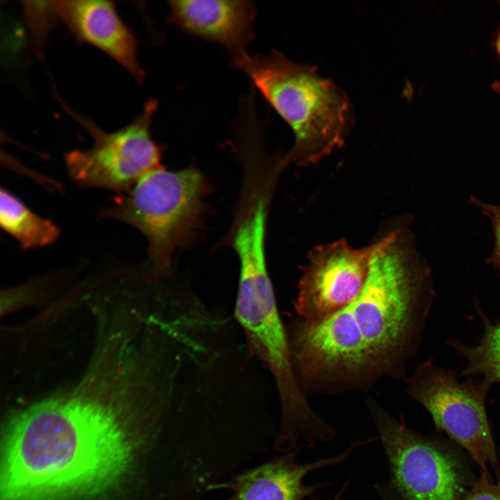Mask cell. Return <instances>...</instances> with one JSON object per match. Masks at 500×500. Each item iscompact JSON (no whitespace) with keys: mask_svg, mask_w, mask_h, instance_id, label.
<instances>
[{"mask_svg":"<svg viewBox=\"0 0 500 500\" xmlns=\"http://www.w3.org/2000/svg\"><path fill=\"white\" fill-rule=\"evenodd\" d=\"M490 386L483 380L460 382L456 374L427 360L406 378V390L431 415L436 427L462 446L478 465L498 471L496 449L485 410Z\"/></svg>","mask_w":500,"mask_h":500,"instance_id":"8992f818","label":"cell"},{"mask_svg":"<svg viewBox=\"0 0 500 500\" xmlns=\"http://www.w3.org/2000/svg\"><path fill=\"white\" fill-rule=\"evenodd\" d=\"M206 178L194 167L179 171L155 170L127 193L99 212L101 218L133 226L147 239L148 280L167 276L174 253L187 244L200 226Z\"/></svg>","mask_w":500,"mask_h":500,"instance_id":"277c9868","label":"cell"},{"mask_svg":"<svg viewBox=\"0 0 500 500\" xmlns=\"http://www.w3.org/2000/svg\"><path fill=\"white\" fill-rule=\"evenodd\" d=\"M478 311L484 324L479 344L469 347L454 340H449L448 344L467 360L462 375L481 376L482 380L490 386L500 383V323H492L479 307Z\"/></svg>","mask_w":500,"mask_h":500,"instance_id":"4fadbf2b","label":"cell"},{"mask_svg":"<svg viewBox=\"0 0 500 500\" xmlns=\"http://www.w3.org/2000/svg\"><path fill=\"white\" fill-rule=\"evenodd\" d=\"M294 135L283 156L286 165L306 167L319 162L345 142L353 122L350 101L317 67L297 63L276 50L267 56L248 53L233 60Z\"/></svg>","mask_w":500,"mask_h":500,"instance_id":"3957f363","label":"cell"},{"mask_svg":"<svg viewBox=\"0 0 500 500\" xmlns=\"http://www.w3.org/2000/svg\"><path fill=\"white\" fill-rule=\"evenodd\" d=\"M171 22L185 33L223 46L232 60L253 40L256 8L249 1H169Z\"/></svg>","mask_w":500,"mask_h":500,"instance_id":"30bf717a","label":"cell"},{"mask_svg":"<svg viewBox=\"0 0 500 500\" xmlns=\"http://www.w3.org/2000/svg\"><path fill=\"white\" fill-rule=\"evenodd\" d=\"M366 405L388 459L389 492L399 500H461L465 483L456 459L372 398Z\"/></svg>","mask_w":500,"mask_h":500,"instance_id":"52a82bcc","label":"cell"},{"mask_svg":"<svg viewBox=\"0 0 500 500\" xmlns=\"http://www.w3.org/2000/svg\"><path fill=\"white\" fill-rule=\"evenodd\" d=\"M58 17L78 42L92 45L119 63L139 83L144 72L138 60V42L117 14L114 2L53 1Z\"/></svg>","mask_w":500,"mask_h":500,"instance_id":"9c48e42d","label":"cell"},{"mask_svg":"<svg viewBox=\"0 0 500 500\" xmlns=\"http://www.w3.org/2000/svg\"><path fill=\"white\" fill-rule=\"evenodd\" d=\"M151 400L149 380L135 361L94 351L78 382L10 419L1 500H64L106 489L132 458L131 414Z\"/></svg>","mask_w":500,"mask_h":500,"instance_id":"6da1fadb","label":"cell"},{"mask_svg":"<svg viewBox=\"0 0 500 500\" xmlns=\"http://www.w3.org/2000/svg\"><path fill=\"white\" fill-rule=\"evenodd\" d=\"M493 88L497 91V92L500 94V83L498 81H496L493 84Z\"/></svg>","mask_w":500,"mask_h":500,"instance_id":"ac0fdd59","label":"cell"},{"mask_svg":"<svg viewBox=\"0 0 500 500\" xmlns=\"http://www.w3.org/2000/svg\"><path fill=\"white\" fill-rule=\"evenodd\" d=\"M471 201L490 219L494 234V245L493 251L488 259L490 264L492 265L500 272V206L492 205L471 197Z\"/></svg>","mask_w":500,"mask_h":500,"instance_id":"2e32d148","label":"cell"},{"mask_svg":"<svg viewBox=\"0 0 500 500\" xmlns=\"http://www.w3.org/2000/svg\"><path fill=\"white\" fill-rule=\"evenodd\" d=\"M431 273L406 227L394 228L375 255L365 285L326 319L338 351L364 391L406 378L433 297Z\"/></svg>","mask_w":500,"mask_h":500,"instance_id":"7a4b0ae2","label":"cell"},{"mask_svg":"<svg viewBox=\"0 0 500 500\" xmlns=\"http://www.w3.org/2000/svg\"><path fill=\"white\" fill-rule=\"evenodd\" d=\"M496 46H497V51H498V53H499V56H500V33L499 34V35H498V37H497V42H496Z\"/></svg>","mask_w":500,"mask_h":500,"instance_id":"d6986e66","label":"cell"},{"mask_svg":"<svg viewBox=\"0 0 500 500\" xmlns=\"http://www.w3.org/2000/svg\"><path fill=\"white\" fill-rule=\"evenodd\" d=\"M347 483H346L344 487L340 490V491L335 496L334 500H341V497L343 494V492L345 491L347 488Z\"/></svg>","mask_w":500,"mask_h":500,"instance_id":"e0dca14e","label":"cell"},{"mask_svg":"<svg viewBox=\"0 0 500 500\" xmlns=\"http://www.w3.org/2000/svg\"><path fill=\"white\" fill-rule=\"evenodd\" d=\"M62 103L93 140L88 149L74 150L65 156L67 173L78 187L124 194L147 174L163 167L161 148L150 131L158 106L156 99H149L127 126L110 133Z\"/></svg>","mask_w":500,"mask_h":500,"instance_id":"5b68a950","label":"cell"},{"mask_svg":"<svg viewBox=\"0 0 500 500\" xmlns=\"http://www.w3.org/2000/svg\"><path fill=\"white\" fill-rule=\"evenodd\" d=\"M360 442L334 457L300 464L294 453L287 454L238 475L230 484L228 500H303L323 485H307L304 478L315 469L345 460Z\"/></svg>","mask_w":500,"mask_h":500,"instance_id":"8fae6325","label":"cell"},{"mask_svg":"<svg viewBox=\"0 0 500 500\" xmlns=\"http://www.w3.org/2000/svg\"><path fill=\"white\" fill-rule=\"evenodd\" d=\"M35 46L41 49L56 18L53 1H26L24 6Z\"/></svg>","mask_w":500,"mask_h":500,"instance_id":"5bb4252c","label":"cell"},{"mask_svg":"<svg viewBox=\"0 0 500 500\" xmlns=\"http://www.w3.org/2000/svg\"><path fill=\"white\" fill-rule=\"evenodd\" d=\"M394 230L369 245L354 248L345 239L319 244L308 253L294 303L299 319L322 322L353 303L367 281L376 253Z\"/></svg>","mask_w":500,"mask_h":500,"instance_id":"ba28073f","label":"cell"},{"mask_svg":"<svg viewBox=\"0 0 500 500\" xmlns=\"http://www.w3.org/2000/svg\"><path fill=\"white\" fill-rule=\"evenodd\" d=\"M1 228L25 250L44 247L56 242L60 228L49 219L38 215L8 190H0Z\"/></svg>","mask_w":500,"mask_h":500,"instance_id":"7c38bea8","label":"cell"},{"mask_svg":"<svg viewBox=\"0 0 500 500\" xmlns=\"http://www.w3.org/2000/svg\"><path fill=\"white\" fill-rule=\"evenodd\" d=\"M494 482L490 475L481 474L461 500H500V472Z\"/></svg>","mask_w":500,"mask_h":500,"instance_id":"9a60e30c","label":"cell"}]
</instances>
